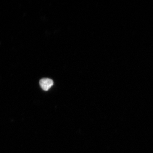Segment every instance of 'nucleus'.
I'll list each match as a JSON object with an SVG mask.
<instances>
[{
    "instance_id": "obj_1",
    "label": "nucleus",
    "mask_w": 153,
    "mask_h": 153,
    "mask_svg": "<svg viewBox=\"0 0 153 153\" xmlns=\"http://www.w3.org/2000/svg\"><path fill=\"white\" fill-rule=\"evenodd\" d=\"M39 84L42 89L47 91L53 85L54 82L52 79L49 78H43L40 80Z\"/></svg>"
}]
</instances>
